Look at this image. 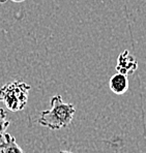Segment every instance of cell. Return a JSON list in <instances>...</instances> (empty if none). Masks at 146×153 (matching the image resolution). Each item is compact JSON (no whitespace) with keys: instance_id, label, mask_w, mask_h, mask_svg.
I'll return each instance as SVG.
<instances>
[{"instance_id":"9c48e42d","label":"cell","mask_w":146,"mask_h":153,"mask_svg":"<svg viewBox=\"0 0 146 153\" xmlns=\"http://www.w3.org/2000/svg\"><path fill=\"white\" fill-rule=\"evenodd\" d=\"M59 153H73V152H69V151H59Z\"/></svg>"},{"instance_id":"277c9868","label":"cell","mask_w":146,"mask_h":153,"mask_svg":"<svg viewBox=\"0 0 146 153\" xmlns=\"http://www.w3.org/2000/svg\"><path fill=\"white\" fill-rule=\"evenodd\" d=\"M109 87L113 93L117 94V95H121L124 94L125 92L129 90L130 83L127 76L122 75V74H115L110 78L109 81Z\"/></svg>"},{"instance_id":"52a82bcc","label":"cell","mask_w":146,"mask_h":153,"mask_svg":"<svg viewBox=\"0 0 146 153\" xmlns=\"http://www.w3.org/2000/svg\"><path fill=\"white\" fill-rule=\"evenodd\" d=\"M10 1L15 2V3H22V2H24L25 0H10Z\"/></svg>"},{"instance_id":"7a4b0ae2","label":"cell","mask_w":146,"mask_h":153,"mask_svg":"<svg viewBox=\"0 0 146 153\" xmlns=\"http://www.w3.org/2000/svg\"><path fill=\"white\" fill-rule=\"evenodd\" d=\"M31 87L21 81H13L0 88V102L12 112L21 111L28 102V93Z\"/></svg>"},{"instance_id":"ba28073f","label":"cell","mask_w":146,"mask_h":153,"mask_svg":"<svg viewBox=\"0 0 146 153\" xmlns=\"http://www.w3.org/2000/svg\"><path fill=\"white\" fill-rule=\"evenodd\" d=\"M7 1H8V0H0V3L3 4V3H6Z\"/></svg>"},{"instance_id":"5b68a950","label":"cell","mask_w":146,"mask_h":153,"mask_svg":"<svg viewBox=\"0 0 146 153\" xmlns=\"http://www.w3.org/2000/svg\"><path fill=\"white\" fill-rule=\"evenodd\" d=\"M0 153H24V151L17 143L15 137L5 132L0 139Z\"/></svg>"},{"instance_id":"3957f363","label":"cell","mask_w":146,"mask_h":153,"mask_svg":"<svg viewBox=\"0 0 146 153\" xmlns=\"http://www.w3.org/2000/svg\"><path fill=\"white\" fill-rule=\"evenodd\" d=\"M138 68V61L127 50L123 51L119 54L117 58L116 71L117 73L125 76L133 75Z\"/></svg>"},{"instance_id":"8992f818","label":"cell","mask_w":146,"mask_h":153,"mask_svg":"<svg viewBox=\"0 0 146 153\" xmlns=\"http://www.w3.org/2000/svg\"><path fill=\"white\" fill-rule=\"evenodd\" d=\"M10 122L7 120V115L6 112L4 111V109L0 108V139L3 137V134H5V130L7 129V127L10 126Z\"/></svg>"},{"instance_id":"6da1fadb","label":"cell","mask_w":146,"mask_h":153,"mask_svg":"<svg viewBox=\"0 0 146 153\" xmlns=\"http://www.w3.org/2000/svg\"><path fill=\"white\" fill-rule=\"evenodd\" d=\"M50 102L51 109L40 113L37 119L39 124L52 130L67 127L72 123L76 113L75 105L71 102H64L59 94L51 97Z\"/></svg>"}]
</instances>
